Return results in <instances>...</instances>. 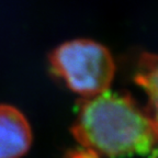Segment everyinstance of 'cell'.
Returning a JSON list of instances; mask_svg holds the SVG:
<instances>
[{
	"label": "cell",
	"instance_id": "obj_1",
	"mask_svg": "<svg viewBox=\"0 0 158 158\" xmlns=\"http://www.w3.org/2000/svg\"><path fill=\"white\" fill-rule=\"evenodd\" d=\"M72 134L80 146L108 158L146 156L158 145V131L146 110L111 90L77 102Z\"/></svg>",
	"mask_w": 158,
	"mask_h": 158
},
{
	"label": "cell",
	"instance_id": "obj_2",
	"mask_svg": "<svg viewBox=\"0 0 158 158\" xmlns=\"http://www.w3.org/2000/svg\"><path fill=\"white\" fill-rule=\"evenodd\" d=\"M51 72L82 98L110 90L115 75L111 52L101 43L76 39L55 47L48 55Z\"/></svg>",
	"mask_w": 158,
	"mask_h": 158
},
{
	"label": "cell",
	"instance_id": "obj_3",
	"mask_svg": "<svg viewBox=\"0 0 158 158\" xmlns=\"http://www.w3.org/2000/svg\"><path fill=\"white\" fill-rule=\"evenodd\" d=\"M32 128L15 106L0 104V158H22L32 145Z\"/></svg>",
	"mask_w": 158,
	"mask_h": 158
},
{
	"label": "cell",
	"instance_id": "obj_4",
	"mask_svg": "<svg viewBox=\"0 0 158 158\" xmlns=\"http://www.w3.org/2000/svg\"><path fill=\"white\" fill-rule=\"evenodd\" d=\"M134 81L147 97L145 109L158 131V54L143 53L138 59Z\"/></svg>",
	"mask_w": 158,
	"mask_h": 158
},
{
	"label": "cell",
	"instance_id": "obj_5",
	"mask_svg": "<svg viewBox=\"0 0 158 158\" xmlns=\"http://www.w3.org/2000/svg\"><path fill=\"white\" fill-rule=\"evenodd\" d=\"M64 158H100V155L92 149L80 146L78 148L69 151Z\"/></svg>",
	"mask_w": 158,
	"mask_h": 158
}]
</instances>
